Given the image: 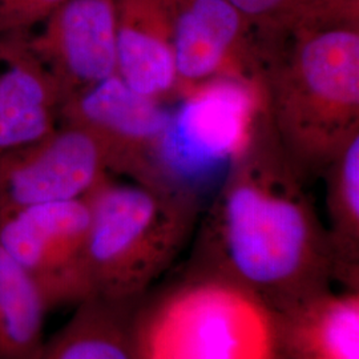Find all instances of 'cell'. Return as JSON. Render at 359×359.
<instances>
[{"label":"cell","mask_w":359,"mask_h":359,"mask_svg":"<svg viewBox=\"0 0 359 359\" xmlns=\"http://www.w3.org/2000/svg\"><path fill=\"white\" fill-rule=\"evenodd\" d=\"M261 107L197 225L188 265L218 274L271 313L332 287L325 224Z\"/></svg>","instance_id":"obj_1"},{"label":"cell","mask_w":359,"mask_h":359,"mask_svg":"<svg viewBox=\"0 0 359 359\" xmlns=\"http://www.w3.org/2000/svg\"><path fill=\"white\" fill-rule=\"evenodd\" d=\"M259 28L264 108L297 169L321 176L359 132V0Z\"/></svg>","instance_id":"obj_2"},{"label":"cell","mask_w":359,"mask_h":359,"mask_svg":"<svg viewBox=\"0 0 359 359\" xmlns=\"http://www.w3.org/2000/svg\"><path fill=\"white\" fill-rule=\"evenodd\" d=\"M90 298L130 304L149 294L194 236L205 205L192 196L108 175L87 196Z\"/></svg>","instance_id":"obj_3"},{"label":"cell","mask_w":359,"mask_h":359,"mask_svg":"<svg viewBox=\"0 0 359 359\" xmlns=\"http://www.w3.org/2000/svg\"><path fill=\"white\" fill-rule=\"evenodd\" d=\"M142 359H280L274 317L229 280L188 265L176 283L136 310Z\"/></svg>","instance_id":"obj_4"},{"label":"cell","mask_w":359,"mask_h":359,"mask_svg":"<svg viewBox=\"0 0 359 359\" xmlns=\"http://www.w3.org/2000/svg\"><path fill=\"white\" fill-rule=\"evenodd\" d=\"M261 107L257 90L231 80L209 83L173 104L158 158L161 185L205 205Z\"/></svg>","instance_id":"obj_5"},{"label":"cell","mask_w":359,"mask_h":359,"mask_svg":"<svg viewBox=\"0 0 359 359\" xmlns=\"http://www.w3.org/2000/svg\"><path fill=\"white\" fill-rule=\"evenodd\" d=\"M165 4L177 102L218 80L243 83L262 97L261 28L252 19L229 0H165Z\"/></svg>","instance_id":"obj_6"},{"label":"cell","mask_w":359,"mask_h":359,"mask_svg":"<svg viewBox=\"0 0 359 359\" xmlns=\"http://www.w3.org/2000/svg\"><path fill=\"white\" fill-rule=\"evenodd\" d=\"M84 198L0 213V245L36 286L48 310L90 298Z\"/></svg>","instance_id":"obj_7"},{"label":"cell","mask_w":359,"mask_h":359,"mask_svg":"<svg viewBox=\"0 0 359 359\" xmlns=\"http://www.w3.org/2000/svg\"><path fill=\"white\" fill-rule=\"evenodd\" d=\"M170 107L115 75L62 104L59 123L86 129L99 140L109 175L163 188L158 158Z\"/></svg>","instance_id":"obj_8"},{"label":"cell","mask_w":359,"mask_h":359,"mask_svg":"<svg viewBox=\"0 0 359 359\" xmlns=\"http://www.w3.org/2000/svg\"><path fill=\"white\" fill-rule=\"evenodd\" d=\"M108 175L99 140L59 123L38 140L0 154V213L84 198Z\"/></svg>","instance_id":"obj_9"},{"label":"cell","mask_w":359,"mask_h":359,"mask_svg":"<svg viewBox=\"0 0 359 359\" xmlns=\"http://www.w3.org/2000/svg\"><path fill=\"white\" fill-rule=\"evenodd\" d=\"M41 25L28 44L62 104L117 75L114 0H65Z\"/></svg>","instance_id":"obj_10"},{"label":"cell","mask_w":359,"mask_h":359,"mask_svg":"<svg viewBox=\"0 0 359 359\" xmlns=\"http://www.w3.org/2000/svg\"><path fill=\"white\" fill-rule=\"evenodd\" d=\"M28 35L0 36V154L59 126L60 93L31 51Z\"/></svg>","instance_id":"obj_11"},{"label":"cell","mask_w":359,"mask_h":359,"mask_svg":"<svg viewBox=\"0 0 359 359\" xmlns=\"http://www.w3.org/2000/svg\"><path fill=\"white\" fill-rule=\"evenodd\" d=\"M117 76L132 90L175 104L176 71L165 0H114Z\"/></svg>","instance_id":"obj_12"},{"label":"cell","mask_w":359,"mask_h":359,"mask_svg":"<svg viewBox=\"0 0 359 359\" xmlns=\"http://www.w3.org/2000/svg\"><path fill=\"white\" fill-rule=\"evenodd\" d=\"M273 317L280 359H359V290L330 287Z\"/></svg>","instance_id":"obj_13"},{"label":"cell","mask_w":359,"mask_h":359,"mask_svg":"<svg viewBox=\"0 0 359 359\" xmlns=\"http://www.w3.org/2000/svg\"><path fill=\"white\" fill-rule=\"evenodd\" d=\"M139 302L88 298L69 321L46 339L38 359H142L136 338Z\"/></svg>","instance_id":"obj_14"},{"label":"cell","mask_w":359,"mask_h":359,"mask_svg":"<svg viewBox=\"0 0 359 359\" xmlns=\"http://www.w3.org/2000/svg\"><path fill=\"white\" fill-rule=\"evenodd\" d=\"M334 283L359 290V132L323 169Z\"/></svg>","instance_id":"obj_15"},{"label":"cell","mask_w":359,"mask_h":359,"mask_svg":"<svg viewBox=\"0 0 359 359\" xmlns=\"http://www.w3.org/2000/svg\"><path fill=\"white\" fill-rule=\"evenodd\" d=\"M48 311L36 286L0 245V359H38Z\"/></svg>","instance_id":"obj_16"},{"label":"cell","mask_w":359,"mask_h":359,"mask_svg":"<svg viewBox=\"0 0 359 359\" xmlns=\"http://www.w3.org/2000/svg\"><path fill=\"white\" fill-rule=\"evenodd\" d=\"M65 0H0V36L31 34Z\"/></svg>","instance_id":"obj_17"},{"label":"cell","mask_w":359,"mask_h":359,"mask_svg":"<svg viewBox=\"0 0 359 359\" xmlns=\"http://www.w3.org/2000/svg\"><path fill=\"white\" fill-rule=\"evenodd\" d=\"M257 26L283 25L333 0H229Z\"/></svg>","instance_id":"obj_18"}]
</instances>
